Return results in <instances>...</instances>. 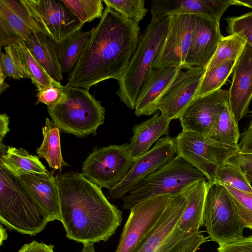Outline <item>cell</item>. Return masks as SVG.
Here are the masks:
<instances>
[{
	"label": "cell",
	"mask_w": 252,
	"mask_h": 252,
	"mask_svg": "<svg viewBox=\"0 0 252 252\" xmlns=\"http://www.w3.org/2000/svg\"><path fill=\"white\" fill-rule=\"evenodd\" d=\"M249 128H251V129H252V122L251 124H250Z\"/></svg>",
	"instance_id": "cell-51"
},
{
	"label": "cell",
	"mask_w": 252,
	"mask_h": 252,
	"mask_svg": "<svg viewBox=\"0 0 252 252\" xmlns=\"http://www.w3.org/2000/svg\"><path fill=\"white\" fill-rule=\"evenodd\" d=\"M228 190L236 212L245 228L252 231V194L222 185Z\"/></svg>",
	"instance_id": "cell-38"
},
{
	"label": "cell",
	"mask_w": 252,
	"mask_h": 252,
	"mask_svg": "<svg viewBox=\"0 0 252 252\" xmlns=\"http://www.w3.org/2000/svg\"><path fill=\"white\" fill-rule=\"evenodd\" d=\"M6 76L3 73L2 71L0 69V93L5 91L9 87V85L4 82Z\"/></svg>",
	"instance_id": "cell-46"
},
{
	"label": "cell",
	"mask_w": 252,
	"mask_h": 252,
	"mask_svg": "<svg viewBox=\"0 0 252 252\" xmlns=\"http://www.w3.org/2000/svg\"><path fill=\"white\" fill-rule=\"evenodd\" d=\"M103 2L106 6L137 23L143 20L148 12L144 0H104Z\"/></svg>",
	"instance_id": "cell-37"
},
{
	"label": "cell",
	"mask_w": 252,
	"mask_h": 252,
	"mask_svg": "<svg viewBox=\"0 0 252 252\" xmlns=\"http://www.w3.org/2000/svg\"><path fill=\"white\" fill-rule=\"evenodd\" d=\"M34 58L49 76L57 81L63 79L57 43L43 32L32 35L25 42Z\"/></svg>",
	"instance_id": "cell-25"
},
{
	"label": "cell",
	"mask_w": 252,
	"mask_h": 252,
	"mask_svg": "<svg viewBox=\"0 0 252 252\" xmlns=\"http://www.w3.org/2000/svg\"><path fill=\"white\" fill-rule=\"evenodd\" d=\"M249 181L252 182V171L248 172L246 173Z\"/></svg>",
	"instance_id": "cell-50"
},
{
	"label": "cell",
	"mask_w": 252,
	"mask_h": 252,
	"mask_svg": "<svg viewBox=\"0 0 252 252\" xmlns=\"http://www.w3.org/2000/svg\"><path fill=\"white\" fill-rule=\"evenodd\" d=\"M181 69L173 65L150 70L136 100V116H148L158 112L160 99Z\"/></svg>",
	"instance_id": "cell-20"
},
{
	"label": "cell",
	"mask_w": 252,
	"mask_h": 252,
	"mask_svg": "<svg viewBox=\"0 0 252 252\" xmlns=\"http://www.w3.org/2000/svg\"><path fill=\"white\" fill-rule=\"evenodd\" d=\"M238 145L240 153L252 154V129L248 128L240 134Z\"/></svg>",
	"instance_id": "cell-42"
},
{
	"label": "cell",
	"mask_w": 252,
	"mask_h": 252,
	"mask_svg": "<svg viewBox=\"0 0 252 252\" xmlns=\"http://www.w3.org/2000/svg\"><path fill=\"white\" fill-rule=\"evenodd\" d=\"M65 86L49 85L39 90L36 94L37 101L35 105L39 103L46 104L47 107H53L63 98L65 95Z\"/></svg>",
	"instance_id": "cell-40"
},
{
	"label": "cell",
	"mask_w": 252,
	"mask_h": 252,
	"mask_svg": "<svg viewBox=\"0 0 252 252\" xmlns=\"http://www.w3.org/2000/svg\"><path fill=\"white\" fill-rule=\"evenodd\" d=\"M134 161L128 144L96 148L83 162L81 174L99 188L109 190L124 179Z\"/></svg>",
	"instance_id": "cell-9"
},
{
	"label": "cell",
	"mask_w": 252,
	"mask_h": 252,
	"mask_svg": "<svg viewBox=\"0 0 252 252\" xmlns=\"http://www.w3.org/2000/svg\"><path fill=\"white\" fill-rule=\"evenodd\" d=\"M171 121L157 112L150 119L133 126L128 148L134 160L147 153L161 136L168 135Z\"/></svg>",
	"instance_id": "cell-23"
},
{
	"label": "cell",
	"mask_w": 252,
	"mask_h": 252,
	"mask_svg": "<svg viewBox=\"0 0 252 252\" xmlns=\"http://www.w3.org/2000/svg\"><path fill=\"white\" fill-rule=\"evenodd\" d=\"M68 74V87L87 90L103 81L121 76L136 49L139 23L107 7Z\"/></svg>",
	"instance_id": "cell-1"
},
{
	"label": "cell",
	"mask_w": 252,
	"mask_h": 252,
	"mask_svg": "<svg viewBox=\"0 0 252 252\" xmlns=\"http://www.w3.org/2000/svg\"><path fill=\"white\" fill-rule=\"evenodd\" d=\"M203 226L210 241L219 246L244 237L245 228L225 187L208 182L205 198Z\"/></svg>",
	"instance_id": "cell-7"
},
{
	"label": "cell",
	"mask_w": 252,
	"mask_h": 252,
	"mask_svg": "<svg viewBox=\"0 0 252 252\" xmlns=\"http://www.w3.org/2000/svg\"><path fill=\"white\" fill-rule=\"evenodd\" d=\"M213 182L252 194V186L246 174L237 163L231 159L217 168Z\"/></svg>",
	"instance_id": "cell-32"
},
{
	"label": "cell",
	"mask_w": 252,
	"mask_h": 252,
	"mask_svg": "<svg viewBox=\"0 0 252 252\" xmlns=\"http://www.w3.org/2000/svg\"><path fill=\"white\" fill-rule=\"evenodd\" d=\"M26 191L50 221H61L59 198L53 173H29L18 177Z\"/></svg>",
	"instance_id": "cell-21"
},
{
	"label": "cell",
	"mask_w": 252,
	"mask_h": 252,
	"mask_svg": "<svg viewBox=\"0 0 252 252\" xmlns=\"http://www.w3.org/2000/svg\"><path fill=\"white\" fill-rule=\"evenodd\" d=\"M60 129L52 120L46 118L42 129V142L36 149L37 157L44 158L54 170H61L63 166L67 165L61 152Z\"/></svg>",
	"instance_id": "cell-27"
},
{
	"label": "cell",
	"mask_w": 252,
	"mask_h": 252,
	"mask_svg": "<svg viewBox=\"0 0 252 252\" xmlns=\"http://www.w3.org/2000/svg\"><path fill=\"white\" fill-rule=\"evenodd\" d=\"M173 196L151 197L130 209L115 252H132L158 221Z\"/></svg>",
	"instance_id": "cell-10"
},
{
	"label": "cell",
	"mask_w": 252,
	"mask_h": 252,
	"mask_svg": "<svg viewBox=\"0 0 252 252\" xmlns=\"http://www.w3.org/2000/svg\"><path fill=\"white\" fill-rule=\"evenodd\" d=\"M175 140L176 155L203 173L208 182L214 181L220 165L240 153L238 145L225 144L192 131L182 130Z\"/></svg>",
	"instance_id": "cell-8"
},
{
	"label": "cell",
	"mask_w": 252,
	"mask_h": 252,
	"mask_svg": "<svg viewBox=\"0 0 252 252\" xmlns=\"http://www.w3.org/2000/svg\"><path fill=\"white\" fill-rule=\"evenodd\" d=\"M37 90L49 85H62L48 75L29 50L26 43L20 41L12 44Z\"/></svg>",
	"instance_id": "cell-30"
},
{
	"label": "cell",
	"mask_w": 252,
	"mask_h": 252,
	"mask_svg": "<svg viewBox=\"0 0 252 252\" xmlns=\"http://www.w3.org/2000/svg\"><path fill=\"white\" fill-rule=\"evenodd\" d=\"M90 35V32L79 31L61 43H57L63 73H69L76 64Z\"/></svg>",
	"instance_id": "cell-28"
},
{
	"label": "cell",
	"mask_w": 252,
	"mask_h": 252,
	"mask_svg": "<svg viewBox=\"0 0 252 252\" xmlns=\"http://www.w3.org/2000/svg\"><path fill=\"white\" fill-rule=\"evenodd\" d=\"M169 23V16L161 22L151 19L140 34L135 52L118 80L119 89L116 94L130 109H134L142 86L150 70L154 68L157 54L166 38Z\"/></svg>",
	"instance_id": "cell-4"
},
{
	"label": "cell",
	"mask_w": 252,
	"mask_h": 252,
	"mask_svg": "<svg viewBox=\"0 0 252 252\" xmlns=\"http://www.w3.org/2000/svg\"><path fill=\"white\" fill-rule=\"evenodd\" d=\"M53 245H48L44 243H39L35 240L25 244L18 252H54Z\"/></svg>",
	"instance_id": "cell-43"
},
{
	"label": "cell",
	"mask_w": 252,
	"mask_h": 252,
	"mask_svg": "<svg viewBox=\"0 0 252 252\" xmlns=\"http://www.w3.org/2000/svg\"><path fill=\"white\" fill-rule=\"evenodd\" d=\"M246 45V41L237 34L222 36L206 67V70L214 68L228 61L237 60Z\"/></svg>",
	"instance_id": "cell-33"
},
{
	"label": "cell",
	"mask_w": 252,
	"mask_h": 252,
	"mask_svg": "<svg viewBox=\"0 0 252 252\" xmlns=\"http://www.w3.org/2000/svg\"><path fill=\"white\" fill-rule=\"evenodd\" d=\"M200 230L185 233L177 227L174 228L158 252H196L204 243L210 241Z\"/></svg>",
	"instance_id": "cell-29"
},
{
	"label": "cell",
	"mask_w": 252,
	"mask_h": 252,
	"mask_svg": "<svg viewBox=\"0 0 252 252\" xmlns=\"http://www.w3.org/2000/svg\"><path fill=\"white\" fill-rule=\"evenodd\" d=\"M237 61H228L214 68L206 70L202 79L196 97L220 89L228 77L233 72Z\"/></svg>",
	"instance_id": "cell-34"
},
{
	"label": "cell",
	"mask_w": 252,
	"mask_h": 252,
	"mask_svg": "<svg viewBox=\"0 0 252 252\" xmlns=\"http://www.w3.org/2000/svg\"><path fill=\"white\" fill-rule=\"evenodd\" d=\"M231 160L237 163L245 173L252 171V154L239 153Z\"/></svg>",
	"instance_id": "cell-44"
},
{
	"label": "cell",
	"mask_w": 252,
	"mask_h": 252,
	"mask_svg": "<svg viewBox=\"0 0 252 252\" xmlns=\"http://www.w3.org/2000/svg\"><path fill=\"white\" fill-rule=\"evenodd\" d=\"M238 124L227 104L220 113L208 136L225 144L237 145L240 137Z\"/></svg>",
	"instance_id": "cell-31"
},
{
	"label": "cell",
	"mask_w": 252,
	"mask_h": 252,
	"mask_svg": "<svg viewBox=\"0 0 252 252\" xmlns=\"http://www.w3.org/2000/svg\"><path fill=\"white\" fill-rule=\"evenodd\" d=\"M186 203L185 192L173 196L158 221L132 252H158L177 225Z\"/></svg>",
	"instance_id": "cell-22"
},
{
	"label": "cell",
	"mask_w": 252,
	"mask_h": 252,
	"mask_svg": "<svg viewBox=\"0 0 252 252\" xmlns=\"http://www.w3.org/2000/svg\"><path fill=\"white\" fill-rule=\"evenodd\" d=\"M81 252H95L94 243H90L83 244Z\"/></svg>",
	"instance_id": "cell-48"
},
{
	"label": "cell",
	"mask_w": 252,
	"mask_h": 252,
	"mask_svg": "<svg viewBox=\"0 0 252 252\" xmlns=\"http://www.w3.org/2000/svg\"><path fill=\"white\" fill-rule=\"evenodd\" d=\"M202 180L207 179L184 158L176 155L125 194L121 198L123 208L130 210L138 203L158 195H177Z\"/></svg>",
	"instance_id": "cell-5"
},
{
	"label": "cell",
	"mask_w": 252,
	"mask_h": 252,
	"mask_svg": "<svg viewBox=\"0 0 252 252\" xmlns=\"http://www.w3.org/2000/svg\"><path fill=\"white\" fill-rule=\"evenodd\" d=\"M55 180L66 237L83 244L108 240L122 223V212L101 188L81 173L57 175Z\"/></svg>",
	"instance_id": "cell-2"
},
{
	"label": "cell",
	"mask_w": 252,
	"mask_h": 252,
	"mask_svg": "<svg viewBox=\"0 0 252 252\" xmlns=\"http://www.w3.org/2000/svg\"><path fill=\"white\" fill-rule=\"evenodd\" d=\"M208 186L207 180L199 181L190 186L185 192L187 203L178 221L177 227L185 233L198 231L203 226V215Z\"/></svg>",
	"instance_id": "cell-24"
},
{
	"label": "cell",
	"mask_w": 252,
	"mask_h": 252,
	"mask_svg": "<svg viewBox=\"0 0 252 252\" xmlns=\"http://www.w3.org/2000/svg\"><path fill=\"white\" fill-rule=\"evenodd\" d=\"M0 221L8 229L34 236L50 220L21 184L18 177L0 165Z\"/></svg>",
	"instance_id": "cell-3"
},
{
	"label": "cell",
	"mask_w": 252,
	"mask_h": 252,
	"mask_svg": "<svg viewBox=\"0 0 252 252\" xmlns=\"http://www.w3.org/2000/svg\"><path fill=\"white\" fill-rule=\"evenodd\" d=\"M45 33L21 0H0V47L26 42L33 34Z\"/></svg>",
	"instance_id": "cell-15"
},
{
	"label": "cell",
	"mask_w": 252,
	"mask_h": 252,
	"mask_svg": "<svg viewBox=\"0 0 252 252\" xmlns=\"http://www.w3.org/2000/svg\"><path fill=\"white\" fill-rule=\"evenodd\" d=\"M65 95L56 105L47 107L54 124L64 132L82 137L95 134L104 124L105 108L89 91L65 86Z\"/></svg>",
	"instance_id": "cell-6"
},
{
	"label": "cell",
	"mask_w": 252,
	"mask_h": 252,
	"mask_svg": "<svg viewBox=\"0 0 252 252\" xmlns=\"http://www.w3.org/2000/svg\"><path fill=\"white\" fill-rule=\"evenodd\" d=\"M233 0H155L151 3L152 20L161 22L175 14L200 15L219 22Z\"/></svg>",
	"instance_id": "cell-18"
},
{
	"label": "cell",
	"mask_w": 252,
	"mask_h": 252,
	"mask_svg": "<svg viewBox=\"0 0 252 252\" xmlns=\"http://www.w3.org/2000/svg\"><path fill=\"white\" fill-rule=\"evenodd\" d=\"M252 99V47L246 45L237 61L228 90L229 107L238 123L248 113Z\"/></svg>",
	"instance_id": "cell-19"
},
{
	"label": "cell",
	"mask_w": 252,
	"mask_h": 252,
	"mask_svg": "<svg viewBox=\"0 0 252 252\" xmlns=\"http://www.w3.org/2000/svg\"><path fill=\"white\" fill-rule=\"evenodd\" d=\"M32 17L43 28L46 34L61 43L84 24L73 15L61 0H21Z\"/></svg>",
	"instance_id": "cell-11"
},
{
	"label": "cell",
	"mask_w": 252,
	"mask_h": 252,
	"mask_svg": "<svg viewBox=\"0 0 252 252\" xmlns=\"http://www.w3.org/2000/svg\"><path fill=\"white\" fill-rule=\"evenodd\" d=\"M225 20L227 33L238 35L246 41L247 45L252 47V11Z\"/></svg>",
	"instance_id": "cell-39"
},
{
	"label": "cell",
	"mask_w": 252,
	"mask_h": 252,
	"mask_svg": "<svg viewBox=\"0 0 252 252\" xmlns=\"http://www.w3.org/2000/svg\"><path fill=\"white\" fill-rule=\"evenodd\" d=\"M217 252H252V235L219 246Z\"/></svg>",
	"instance_id": "cell-41"
},
{
	"label": "cell",
	"mask_w": 252,
	"mask_h": 252,
	"mask_svg": "<svg viewBox=\"0 0 252 252\" xmlns=\"http://www.w3.org/2000/svg\"><path fill=\"white\" fill-rule=\"evenodd\" d=\"M71 13L85 24L102 17L103 12L101 0H61Z\"/></svg>",
	"instance_id": "cell-35"
},
{
	"label": "cell",
	"mask_w": 252,
	"mask_h": 252,
	"mask_svg": "<svg viewBox=\"0 0 252 252\" xmlns=\"http://www.w3.org/2000/svg\"><path fill=\"white\" fill-rule=\"evenodd\" d=\"M233 5L244 6L252 9V0H233Z\"/></svg>",
	"instance_id": "cell-47"
},
{
	"label": "cell",
	"mask_w": 252,
	"mask_h": 252,
	"mask_svg": "<svg viewBox=\"0 0 252 252\" xmlns=\"http://www.w3.org/2000/svg\"><path fill=\"white\" fill-rule=\"evenodd\" d=\"M228 102V91L221 89L196 97L178 119L182 130L208 136Z\"/></svg>",
	"instance_id": "cell-16"
},
{
	"label": "cell",
	"mask_w": 252,
	"mask_h": 252,
	"mask_svg": "<svg viewBox=\"0 0 252 252\" xmlns=\"http://www.w3.org/2000/svg\"><path fill=\"white\" fill-rule=\"evenodd\" d=\"M0 245L2 244V242L7 238V234L6 230L3 228L2 224L0 225Z\"/></svg>",
	"instance_id": "cell-49"
},
{
	"label": "cell",
	"mask_w": 252,
	"mask_h": 252,
	"mask_svg": "<svg viewBox=\"0 0 252 252\" xmlns=\"http://www.w3.org/2000/svg\"><path fill=\"white\" fill-rule=\"evenodd\" d=\"M9 118L6 113L0 115V146L3 144L2 140L7 133L9 131Z\"/></svg>",
	"instance_id": "cell-45"
},
{
	"label": "cell",
	"mask_w": 252,
	"mask_h": 252,
	"mask_svg": "<svg viewBox=\"0 0 252 252\" xmlns=\"http://www.w3.org/2000/svg\"><path fill=\"white\" fill-rule=\"evenodd\" d=\"M222 36L219 22L195 15L191 41L183 68H206Z\"/></svg>",
	"instance_id": "cell-17"
},
{
	"label": "cell",
	"mask_w": 252,
	"mask_h": 252,
	"mask_svg": "<svg viewBox=\"0 0 252 252\" xmlns=\"http://www.w3.org/2000/svg\"><path fill=\"white\" fill-rule=\"evenodd\" d=\"M0 165L17 177L29 173L49 172L37 156L30 154L22 148L3 144L0 146Z\"/></svg>",
	"instance_id": "cell-26"
},
{
	"label": "cell",
	"mask_w": 252,
	"mask_h": 252,
	"mask_svg": "<svg viewBox=\"0 0 252 252\" xmlns=\"http://www.w3.org/2000/svg\"><path fill=\"white\" fill-rule=\"evenodd\" d=\"M168 32L155 61L154 68L178 65L183 68L191 43L195 15L168 16Z\"/></svg>",
	"instance_id": "cell-14"
},
{
	"label": "cell",
	"mask_w": 252,
	"mask_h": 252,
	"mask_svg": "<svg viewBox=\"0 0 252 252\" xmlns=\"http://www.w3.org/2000/svg\"><path fill=\"white\" fill-rule=\"evenodd\" d=\"M206 71L198 66L181 69L158 102L160 114L171 121L179 119L196 97Z\"/></svg>",
	"instance_id": "cell-13"
},
{
	"label": "cell",
	"mask_w": 252,
	"mask_h": 252,
	"mask_svg": "<svg viewBox=\"0 0 252 252\" xmlns=\"http://www.w3.org/2000/svg\"><path fill=\"white\" fill-rule=\"evenodd\" d=\"M4 50L5 53L1 51L0 69L5 75L15 80L30 79L13 45L11 44L5 46Z\"/></svg>",
	"instance_id": "cell-36"
},
{
	"label": "cell",
	"mask_w": 252,
	"mask_h": 252,
	"mask_svg": "<svg viewBox=\"0 0 252 252\" xmlns=\"http://www.w3.org/2000/svg\"><path fill=\"white\" fill-rule=\"evenodd\" d=\"M177 154L175 138L169 136L159 139L147 153L136 159L124 179L109 193L113 199L121 198L149 175L170 161Z\"/></svg>",
	"instance_id": "cell-12"
}]
</instances>
